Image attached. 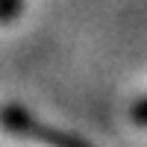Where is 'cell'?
<instances>
[{
	"label": "cell",
	"mask_w": 147,
	"mask_h": 147,
	"mask_svg": "<svg viewBox=\"0 0 147 147\" xmlns=\"http://www.w3.org/2000/svg\"><path fill=\"white\" fill-rule=\"evenodd\" d=\"M132 115H136V118L141 121V124H147V100H144V103H141V106H138V109H136Z\"/></svg>",
	"instance_id": "obj_1"
}]
</instances>
